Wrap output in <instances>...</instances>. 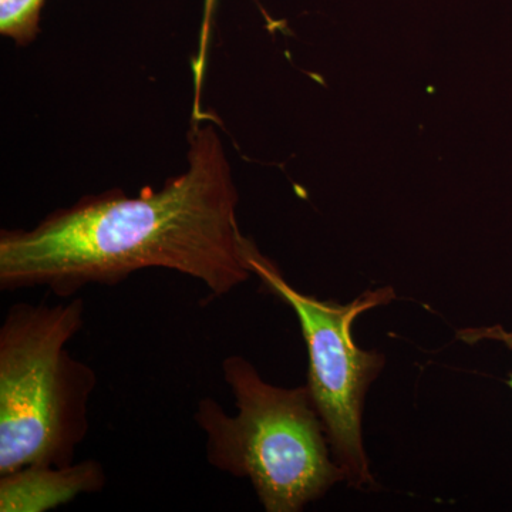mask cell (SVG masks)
Listing matches in <instances>:
<instances>
[{"label":"cell","instance_id":"obj_2","mask_svg":"<svg viewBox=\"0 0 512 512\" xmlns=\"http://www.w3.org/2000/svg\"><path fill=\"white\" fill-rule=\"evenodd\" d=\"M222 376L237 414L212 397L201 399L194 413L210 466L248 478L268 512L301 511L345 481L308 384L274 386L238 355L222 360Z\"/></svg>","mask_w":512,"mask_h":512},{"label":"cell","instance_id":"obj_4","mask_svg":"<svg viewBox=\"0 0 512 512\" xmlns=\"http://www.w3.org/2000/svg\"><path fill=\"white\" fill-rule=\"evenodd\" d=\"M254 274L266 291L291 306L308 349V386L330 450L345 481L357 490H372L375 478L363 446L365 396L384 366V356L360 349L353 339V322L370 309L396 298L392 288L363 292L346 303L320 301L293 288L271 261L255 252Z\"/></svg>","mask_w":512,"mask_h":512},{"label":"cell","instance_id":"obj_6","mask_svg":"<svg viewBox=\"0 0 512 512\" xmlns=\"http://www.w3.org/2000/svg\"><path fill=\"white\" fill-rule=\"evenodd\" d=\"M45 0H0V33L26 46L40 32V13Z\"/></svg>","mask_w":512,"mask_h":512},{"label":"cell","instance_id":"obj_8","mask_svg":"<svg viewBox=\"0 0 512 512\" xmlns=\"http://www.w3.org/2000/svg\"><path fill=\"white\" fill-rule=\"evenodd\" d=\"M458 338L468 343H476L480 340H498V342H503L508 348L512 349V333L498 325L493 326V328L464 329L458 332ZM507 383L512 389V375Z\"/></svg>","mask_w":512,"mask_h":512},{"label":"cell","instance_id":"obj_3","mask_svg":"<svg viewBox=\"0 0 512 512\" xmlns=\"http://www.w3.org/2000/svg\"><path fill=\"white\" fill-rule=\"evenodd\" d=\"M84 301L20 302L0 326V476L73 463L90 429L96 372L70 355Z\"/></svg>","mask_w":512,"mask_h":512},{"label":"cell","instance_id":"obj_1","mask_svg":"<svg viewBox=\"0 0 512 512\" xmlns=\"http://www.w3.org/2000/svg\"><path fill=\"white\" fill-rule=\"evenodd\" d=\"M238 192L217 128L194 120L187 167L160 188L80 198L30 229L0 232V289H49L73 298L84 286L119 285L150 268L200 281L214 298L254 276L258 249L242 235Z\"/></svg>","mask_w":512,"mask_h":512},{"label":"cell","instance_id":"obj_7","mask_svg":"<svg viewBox=\"0 0 512 512\" xmlns=\"http://www.w3.org/2000/svg\"><path fill=\"white\" fill-rule=\"evenodd\" d=\"M215 0H205L204 20H202L200 47H198V56L194 59V109H192V120L204 117L201 109V87L204 79L205 62H207V49L210 43L212 13H214Z\"/></svg>","mask_w":512,"mask_h":512},{"label":"cell","instance_id":"obj_5","mask_svg":"<svg viewBox=\"0 0 512 512\" xmlns=\"http://www.w3.org/2000/svg\"><path fill=\"white\" fill-rule=\"evenodd\" d=\"M106 483V473L97 460L19 468L0 476V512L55 510L80 495L100 493Z\"/></svg>","mask_w":512,"mask_h":512}]
</instances>
